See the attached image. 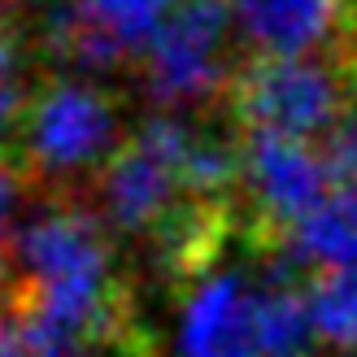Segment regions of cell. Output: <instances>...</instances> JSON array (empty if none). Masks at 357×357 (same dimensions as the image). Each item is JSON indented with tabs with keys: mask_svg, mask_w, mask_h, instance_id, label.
I'll return each mask as SVG.
<instances>
[{
	"mask_svg": "<svg viewBox=\"0 0 357 357\" xmlns=\"http://www.w3.org/2000/svg\"><path fill=\"white\" fill-rule=\"evenodd\" d=\"M310 314L318 340L353 353L357 349V271H318L310 283Z\"/></svg>",
	"mask_w": 357,
	"mask_h": 357,
	"instance_id": "52a82bcc",
	"label": "cell"
},
{
	"mask_svg": "<svg viewBox=\"0 0 357 357\" xmlns=\"http://www.w3.org/2000/svg\"><path fill=\"white\" fill-rule=\"evenodd\" d=\"M31 183L22 162H17L13 149H0V279H9V266H13V205H17V192Z\"/></svg>",
	"mask_w": 357,
	"mask_h": 357,
	"instance_id": "9c48e42d",
	"label": "cell"
},
{
	"mask_svg": "<svg viewBox=\"0 0 357 357\" xmlns=\"http://www.w3.org/2000/svg\"><path fill=\"white\" fill-rule=\"evenodd\" d=\"M17 5L22 0H0V83L17 79V61H22V48H26V26Z\"/></svg>",
	"mask_w": 357,
	"mask_h": 357,
	"instance_id": "8fae6325",
	"label": "cell"
},
{
	"mask_svg": "<svg viewBox=\"0 0 357 357\" xmlns=\"http://www.w3.org/2000/svg\"><path fill=\"white\" fill-rule=\"evenodd\" d=\"M331 48L340 52V61L349 66V75H353V83H357V0H353V9H349V22H344V31H340V40H335Z\"/></svg>",
	"mask_w": 357,
	"mask_h": 357,
	"instance_id": "4fadbf2b",
	"label": "cell"
},
{
	"mask_svg": "<svg viewBox=\"0 0 357 357\" xmlns=\"http://www.w3.org/2000/svg\"><path fill=\"white\" fill-rule=\"evenodd\" d=\"M353 0H231V13L261 57H310L331 48Z\"/></svg>",
	"mask_w": 357,
	"mask_h": 357,
	"instance_id": "8992f818",
	"label": "cell"
},
{
	"mask_svg": "<svg viewBox=\"0 0 357 357\" xmlns=\"http://www.w3.org/2000/svg\"><path fill=\"white\" fill-rule=\"evenodd\" d=\"M0 296H5V279H0Z\"/></svg>",
	"mask_w": 357,
	"mask_h": 357,
	"instance_id": "5bb4252c",
	"label": "cell"
},
{
	"mask_svg": "<svg viewBox=\"0 0 357 357\" xmlns=\"http://www.w3.org/2000/svg\"><path fill=\"white\" fill-rule=\"evenodd\" d=\"M323 157H327V166H331V174H335V183H340V188L357 183V100L344 109V118L327 131Z\"/></svg>",
	"mask_w": 357,
	"mask_h": 357,
	"instance_id": "30bf717a",
	"label": "cell"
},
{
	"mask_svg": "<svg viewBox=\"0 0 357 357\" xmlns=\"http://www.w3.org/2000/svg\"><path fill=\"white\" fill-rule=\"evenodd\" d=\"M0 357H31V349H26V331H22V323L0 305Z\"/></svg>",
	"mask_w": 357,
	"mask_h": 357,
	"instance_id": "7c38bea8",
	"label": "cell"
},
{
	"mask_svg": "<svg viewBox=\"0 0 357 357\" xmlns=\"http://www.w3.org/2000/svg\"><path fill=\"white\" fill-rule=\"evenodd\" d=\"M231 0H178L144 48V87L162 105H222L236 66L227 61Z\"/></svg>",
	"mask_w": 357,
	"mask_h": 357,
	"instance_id": "277c9868",
	"label": "cell"
},
{
	"mask_svg": "<svg viewBox=\"0 0 357 357\" xmlns=\"http://www.w3.org/2000/svg\"><path fill=\"white\" fill-rule=\"evenodd\" d=\"M196 139V127L170 114H153L118 144L109 166L96 178V196L109 227L118 236L149 240L178 201L188 196L183 183V157Z\"/></svg>",
	"mask_w": 357,
	"mask_h": 357,
	"instance_id": "3957f363",
	"label": "cell"
},
{
	"mask_svg": "<svg viewBox=\"0 0 357 357\" xmlns=\"http://www.w3.org/2000/svg\"><path fill=\"white\" fill-rule=\"evenodd\" d=\"M118 92L87 79H44L31 87L26 118L17 127L13 153L31 183L79 188L87 174L109 166L118 153Z\"/></svg>",
	"mask_w": 357,
	"mask_h": 357,
	"instance_id": "7a4b0ae2",
	"label": "cell"
},
{
	"mask_svg": "<svg viewBox=\"0 0 357 357\" xmlns=\"http://www.w3.org/2000/svg\"><path fill=\"white\" fill-rule=\"evenodd\" d=\"M178 357H261L257 288L236 271H213L188 288Z\"/></svg>",
	"mask_w": 357,
	"mask_h": 357,
	"instance_id": "5b68a950",
	"label": "cell"
},
{
	"mask_svg": "<svg viewBox=\"0 0 357 357\" xmlns=\"http://www.w3.org/2000/svg\"><path fill=\"white\" fill-rule=\"evenodd\" d=\"M178 0H87L96 26L127 52V57H144V48L153 44V35L162 31V22L174 13Z\"/></svg>",
	"mask_w": 357,
	"mask_h": 357,
	"instance_id": "ba28073f",
	"label": "cell"
},
{
	"mask_svg": "<svg viewBox=\"0 0 357 357\" xmlns=\"http://www.w3.org/2000/svg\"><path fill=\"white\" fill-rule=\"evenodd\" d=\"M357 100V83L340 52H314V57H253L236 61L218 109L240 135H288L310 139L327 135L344 109Z\"/></svg>",
	"mask_w": 357,
	"mask_h": 357,
	"instance_id": "6da1fadb",
	"label": "cell"
}]
</instances>
